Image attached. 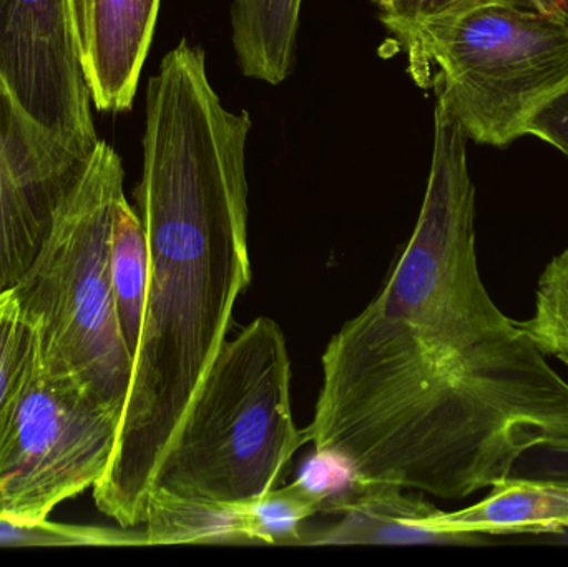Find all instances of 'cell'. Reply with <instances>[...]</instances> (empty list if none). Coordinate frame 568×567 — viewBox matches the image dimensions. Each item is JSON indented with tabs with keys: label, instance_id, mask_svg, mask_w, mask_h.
Instances as JSON below:
<instances>
[{
	"label": "cell",
	"instance_id": "1",
	"mask_svg": "<svg viewBox=\"0 0 568 567\" xmlns=\"http://www.w3.org/2000/svg\"><path fill=\"white\" fill-rule=\"evenodd\" d=\"M321 365L304 433L356 482L464 499L568 439V383L484 285L467 136L439 102L413 235Z\"/></svg>",
	"mask_w": 568,
	"mask_h": 567
},
{
	"label": "cell",
	"instance_id": "2",
	"mask_svg": "<svg viewBox=\"0 0 568 567\" xmlns=\"http://www.w3.org/2000/svg\"><path fill=\"white\" fill-rule=\"evenodd\" d=\"M252 119L210 82L205 53L182 40L146 89L136 186L149 283L132 382L97 508L145 523L153 478L252 282L246 142Z\"/></svg>",
	"mask_w": 568,
	"mask_h": 567
},
{
	"label": "cell",
	"instance_id": "3",
	"mask_svg": "<svg viewBox=\"0 0 568 567\" xmlns=\"http://www.w3.org/2000/svg\"><path fill=\"white\" fill-rule=\"evenodd\" d=\"M306 433L291 413V362L275 320L220 350L166 448L150 498L248 506L276 489ZM149 498V502H150Z\"/></svg>",
	"mask_w": 568,
	"mask_h": 567
},
{
	"label": "cell",
	"instance_id": "4",
	"mask_svg": "<svg viewBox=\"0 0 568 567\" xmlns=\"http://www.w3.org/2000/svg\"><path fill=\"white\" fill-rule=\"evenodd\" d=\"M123 180L122 159L100 140L12 288L39 328L40 365L122 413L133 373L112 286V230Z\"/></svg>",
	"mask_w": 568,
	"mask_h": 567
},
{
	"label": "cell",
	"instance_id": "5",
	"mask_svg": "<svg viewBox=\"0 0 568 567\" xmlns=\"http://www.w3.org/2000/svg\"><path fill=\"white\" fill-rule=\"evenodd\" d=\"M390 36L417 85L433 87L436 102L480 145L507 149L568 90V27L540 13L483 3Z\"/></svg>",
	"mask_w": 568,
	"mask_h": 567
},
{
	"label": "cell",
	"instance_id": "6",
	"mask_svg": "<svg viewBox=\"0 0 568 567\" xmlns=\"http://www.w3.org/2000/svg\"><path fill=\"white\" fill-rule=\"evenodd\" d=\"M122 415L75 379L47 372L37 356L0 436V515L45 522L57 506L95 488Z\"/></svg>",
	"mask_w": 568,
	"mask_h": 567
},
{
	"label": "cell",
	"instance_id": "7",
	"mask_svg": "<svg viewBox=\"0 0 568 567\" xmlns=\"http://www.w3.org/2000/svg\"><path fill=\"white\" fill-rule=\"evenodd\" d=\"M0 75L43 130L92 155L100 139L69 0H0Z\"/></svg>",
	"mask_w": 568,
	"mask_h": 567
},
{
	"label": "cell",
	"instance_id": "8",
	"mask_svg": "<svg viewBox=\"0 0 568 567\" xmlns=\"http://www.w3.org/2000/svg\"><path fill=\"white\" fill-rule=\"evenodd\" d=\"M89 160L43 130L0 75V295L32 265Z\"/></svg>",
	"mask_w": 568,
	"mask_h": 567
},
{
	"label": "cell",
	"instance_id": "9",
	"mask_svg": "<svg viewBox=\"0 0 568 567\" xmlns=\"http://www.w3.org/2000/svg\"><path fill=\"white\" fill-rule=\"evenodd\" d=\"M162 0H69L83 73L99 112L133 105Z\"/></svg>",
	"mask_w": 568,
	"mask_h": 567
},
{
	"label": "cell",
	"instance_id": "10",
	"mask_svg": "<svg viewBox=\"0 0 568 567\" xmlns=\"http://www.w3.org/2000/svg\"><path fill=\"white\" fill-rule=\"evenodd\" d=\"M386 483L353 479L346 488L327 498L321 513L341 518L327 529L301 535L300 545H479L483 536L447 535L427 525L437 512L423 498Z\"/></svg>",
	"mask_w": 568,
	"mask_h": 567
},
{
	"label": "cell",
	"instance_id": "11",
	"mask_svg": "<svg viewBox=\"0 0 568 567\" xmlns=\"http://www.w3.org/2000/svg\"><path fill=\"white\" fill-rule=\"evenodd\" d=\"M426 523L447 535H559L568 531V483L509 476L477 505L437 509Z\"/></svg>",
	"mask_w": 568,
	"mask_h": 567
},
{
	"label": "cell",
	"instance_id": "12",
	"mask_svg": "<svg viewBox=\"0 0 568 567\" xmlns=\"http://www.w3.org/2000/svg\"><path fill=\"white\" fill-rule=\"evenodd\" d=\"M303 0H233L232 42L250 79L278 85L293 72Z\"/></svg>",
	"mask_w": 568,
	"mask_h": 567
},
{
	"label": "cell",
	"instance_id": "13",
	"mask_svg": "<svg viewBox=\"0 0 568 567\" xmlns=\"http://www.w3.org/2000/svg\"><path fill=\"white\" fill-rule=\"evenodd\" d=\"M143 526L149 546L256 543L252 505L219 506L150 498Z\"/></svg>",
	"mask_w": 568,
	"mask_h": 567
},
{
	"label": "cell",
	"instance_id": "14",
	"mask_svg": "<svg viewBox=\"0 0 568 567\" xmlns=\"http://www.w3.org/2000/svg\"><path fill=\"white\" fill-rule=\"evenodd\" d=\"M149 283V249L139 212L126 196L116 206L112 230V286L123 342L135 358L142 335Z\"/></svg>",
	"mask_w": 568,
	"mask_h": 567
},
{
	"label": "cell",
	"instance_id": "15",
	"mask_svg": "<svg viewBox=\"0 0 568 567\" xmlns=\"http://www.w3.org/2000/svg\"><path fill=\"white\" fill-rule=\"evenodd\" d=\"M39 356V328L12 290L0 295V436Z\"/></svg>",
	"mask_w": 568,
	"mask_h": 567
},
{
	"label": "cell",
	"instance_id": "16",
	"mask_svg": "<svg viewBox=\"0 0 568 567\" xmlns=\"http://www.w3.org/2000/svg\"><path fill=\"white\" fill-rule=\"evenodd\" d=\"M149 546L145 531L135 528L27 523L0 515V548H123Z\"/></svg>",
	"mask_w": 568,
	"mask_h": 567
},
{
	"label": "cell",
	"instance_id": "17",
	"mask_svg": "<svg viewBox=\"0 0 568 567\" xmlns=\"http://www.w3.org/2000/svg\"><path fill=\"white\" fill-rule=\"evenodd\" d=\"M520 328L549 358L568 368V249L554 256L540 275L532 318L519 322Z\"/></svg>",
	"mask_w": 568,
	"mask_h": 567
},
{
	"label": "cell",
	"instance_id": "18",
	"mask_svg": "<svg viewBox=\"0 0 568 567\" xmlns=\"http://www.w3.org/2000/svg\"><path fill=\"white\" fill-rule=\"evenodd\" d=\"M329 495L311 488L297 478L286 488L273 489L252 503L256 543L262 545H300L303 523L323 512Z\"/></svg>",
	"mask_w": 568,
	"mask_h": 567
},
{
	"label": "cell",
	"instance_id": "19",
	"mask_svg": "<svg viewBox=\"0 0 568 567\" xmlns=\"http://www.w3.org/2000/svg\"><path fill=\"white\" fill-rule=\"evenodd\" d=\"M374 2L379 9L381 22L390 33L404 27L444 19L483 3L500 2L514 7L516 0H374Z\"/></svg>",
	"mask_w": 568,
	"mask_h": 567
},
{
	"label": "cell",
	"instance_id": "20",
	"mask_svg": "<svg viewBox=\"0 0 568 567\" xmlns=\"http://www.w3.org/2000/svg\"><path fill=\"white\" fill-rule=\"evenodd\" d=\"M510 476L568 483V439L530 449L516 463Z\"/></svg>",
	"mask_w": 568,
	"mask_h": 567
},
{
	"label": "cell",
	"instance_id": "21",
	"mask_svg": "<svg viewBox=\"0 0 568 567\" xmlns=\"http://www.w3.org/2000/svg\"><path fill=\"white\" fill-rule=\"evenodd\" d=\"M527 135L537 136L568 156V90L547 103L530 122Z\"/></svg>",
	"mask_w": 568,
	"mask_h": 567
},
{
	"label": "cell",
	"instance_id": "22",
	"mask_svg": "<svg viewBox=\"0 0 568 567\" xmlns=\"http://www.w3.org/2000/svg\"><path fill=\"white\" fill-rule=\"evenodd\" d=\"M514 7L550 17L568 27V0H516Z\"/></svg>",
	"mask_w": 568,
	"mask_h": 567
}]
</instances>
